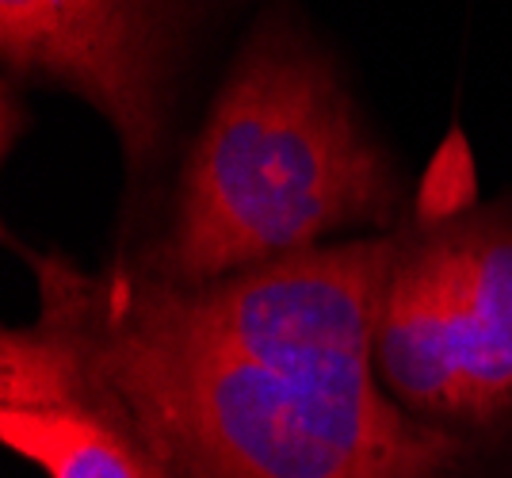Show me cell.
Instances as JSON below:
<instances>
[{
    "instance_id": "obj_3",
    "label": "cell",
    "mask_w": 512,
    "mask_h": 478,
    "mask_svg": "<svg viewBox=\"0 0 512 478\" xmlns=\"http://www.w3.org/2000/svg\"><path fill=\"white\" fill-rule=\"evenodd\" d=\"M386 394L470 456L512 440V207L417 211L375 322Z\"/></svg>"
},
{
    "instance_id": "obj_1",
    "label": "cell",
    "mask_w": 512,
    "mask_h": 478,
    "mask_svg": "<svg viewBox=\"0 0 512 478\" xmlns=\"http://www.w3.org/2000/svg\"><path fill=\"white\" fill-rule=\"evenodd\" d=\"M39 318L119 391L176 478H463L470 448L402 410L375 371L394 234L211 283L130 264L85 276L16 245Z\"/></svg>"
},
{
    "instance_id": "obj_5",
    "label": "cell",
    "mask_w": 512,
    "mask_h": 478,
    "mask_svg": "<svg viewBox=\"0 0 512 478\" xmlns=\"http://www.w3.org/2000/svg\"><path fill=\"white\" fill-rule=\"evenodd\" d=\"M0 440L46 478H176L119 391L46 318L0 337Z\"/></svg>"
},
{
    "instance_id": "obj_2",
    "label": "cell",
    "mask_w": 512,
    "mask_h": 478,
    "mask_svg": "<svg viewBox=\"0 0 512 478\" xmlns=\"http://www.w3.org/2000/svg\"><path fill=\"white\" fill-rule=\"evenodd\" d=\"M406 222L398 161L333 58L302 23L264 12L176 169L165 226L123 264L211 283Z\"/></svg>"
},
{
    "instance_id": "obj_4",
    "label": "cell",
    "mask_w": 512,
    "mask_h": 478,
    "mask_svg": "<svg viewBox=\"0 0 512 478\" xmlns=\"http://www.w3.org/2000/svg\"><path fill=\"white\" fill-rule=\"evenodd\" d=\"M195 0H0L8 85L62 88L104 115L130 184L165 161Z\"/></svg>"
}]
</instances>
